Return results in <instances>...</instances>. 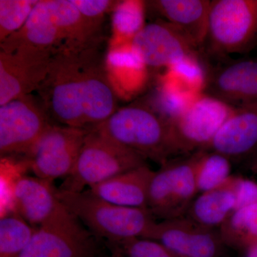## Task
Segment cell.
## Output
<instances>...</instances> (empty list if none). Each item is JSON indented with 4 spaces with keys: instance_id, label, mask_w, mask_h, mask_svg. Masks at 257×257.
<instances>
[{
    "instance_id": "obj_27",
    "label": "cell",
    "mask_w": 257,
    "mask_h": 257,
    "mask_svg": "<svg viewBox=\"0 0 257 257\" xmlns=\"http://www.w3.org/2000/svg\"><path fill=\"white\" fill-rule=\"evenodd\" d=\"M208 61L204 55L188 57L166 69L164 77L189 92L202 94L207 79Z\"/></svg>"
},
{
    "instance_id": "obj_18",
    "label": "cell",
    "mask_w": 257,
    "mask_h": 257,
    "mask_svg": "<svg viewBox=\"0 0 257 257\" xmlns=\"http://www.w3.org/2000/svg\"><path fill=\"white\" fill-rule=\"evenodd\" d=\"M105 67L118 97L135 96L141 92L148 81V67L133 43L109 47Z\"/></svg>"
},
{
    "instance_id": "obj_22",
    "label": "cell",
    "mask_w": 257,
    "mask_h": 257,
    "mask_svg": "<svg viewBox=\"0 0 257 257\" xmlns=\"http://www.w3.org/2000/svg\"><path fill=\"white\" fill-rule=\"evenodd\" d=\"M48 3L60 32L62 46L77 48L101 43V32L83 18L72 0H48Z\"/></svg>"
},
{
    "instance_id": "obj_19",
    "label": "cell",
    "mask_w": 257,
    "mask_h": 257,
    "mask_svg": "<svg viewBox=\"0 0 257 257\" xmlns=\"http://www.w3.org/2000/svg\"><path fill=\"white\" fill-rule=\"evenodd\" d=\"M155 173L144 165L90 187L96 197L123 207L148 209L149 189Z\"/></svg>"
},
{
    "instance_id": "obj_5",
    "label": "cell",
    "mask_w": 257,
    "mask_h": 257,
    "mask_svg": "<svg viewBox=\"0 0 257 257\" xmlns=\"http://www.w3.org/2000/svg\"><path fill=\"white\" fill-rule=\"evenodd\" d=\"M146 159L115 143L95 130H89L73 170L59 188L82 192L104 181L147 165Z\"/></svg>"
},
{
    "instance_id": "obj_26",
    "label": "cell",
    "mask_w": 257,
    "mask_h": 257,
    "mask_svg": "<svg viewBox=\"0 0 257 257\" xmlns=\"http://www.w3.org/2000/svg\"><path fill=\"white\" fill-rule=\"evenodd\" d=\"M36 229L17 212L1 216L0 257L20 256L28 246Z\"/></svg>"
},
{
    "instance_id": "obj_29",
    "label": "cell",
    "mask_w": 257,
    "mask_h": 257,
    "mask_svg": "<svg viewBox=\"0 0 257 257\" xmlns=\"http://www.w3.org/2000/svg\"><path fill=\"white\" fill-rule=\"evenodd\" d=\"M39 0H0V42L19 31Z\"/></svg>"
},
{
    "instance_id": "obj_7",
    "label": "cell",
    "mask_w": 257,
    "mask_h": 257,
    "mask_svg": "<svg viewBox=\"0 0 257 257\" xmlns=\"http://www.w3.org/2000/svg\"><path fill=\"white\" fill-rule=\"evenodd\" d=\"M52 124L40 99L32 94L0 106L1 157L28 156Z\"/></svg>"
},
{
    "instance_id": "obj_6",
    "label": "cell",
    "mask_w": 257,
    "mask_h": 257,
    "mask_svg": "<svg viewBox=\"0 0 257 257\" xmlns=\"http://www.w3.org/2000/svg\"><path fill=\"white\" fill-rule=\"evenodd\" d=\"M201 150L170 160L155 172L149 189L148 209L162 220L185 216L199 194L197 167Z\"/></svg>"
},
{
    "instance_id": "obj_9",
    "label": "cell",
    "mask_w": 257,
    "mask_h": 257,
    "mask_svg": "<svg viewBox=\"0 0 257 257\" xmlns=\"http://www.w3.org/2000/svg\"><path fill=\"white\" fill-rule=\"evenodd\" d=\"M83 128L52 124L25 159L29 169L40 178L53 182L73 170L86 137Z\"/></svg>"
},
{
    "instance_id": "obj_32",
    "label": "cell",
    "mask_w": 257,
    "mask_h": 257,
    "mask_svg": "<svg viewBox=\"0 0 257 257\" xmlns=\"http://www.w3.org/2000/svg\"><path fill=\"white\" fill-rule=\"evenodd\" d=\"M236 209L257 203V183L250 179L238 178Z\"/></svg>"
},
{
    "instance_id": "obj_3",
    "label": "cell",
    "mask_w": 257,
    "mask_h": 257,
    "mask_svg": "<svg viewBox=\"0 0 257 257\" xmlns=\"http://www.w3.org/2000/svg\"><path fill=\"white\" fill-rule=\"evenodd\" d=\"M91 130L160 165L177 155L170 125L142 101L118 109Z\"/></svg>"
},
{
    "instance_id": "obj_13",
    "label": "cell",
    "mask_w": 257,
    "mask_h": 257,
    "mask_svg": "<svg viewBox=\"0 0 257 257\" xmlns=\"http://www.w3.org/2000/svg\"><path fill=\"white\" fill-rule=\"evenodd\" d=\"M97 239L75 218L37 227L18 257H96L99 253Z\"/></svg>"
},
{
    "instance_id": "obj_16",
    "label": "cell",
    "mask_w": 257,
    "mask_h": 257,
    "mask_svg": "<svg viewBox=\"0 0 257 257\" xmlns=\"http://www.w3.org/2000/svg\"><path fill=\"white\" fill-rule=\"evenodd\" d=\"M205 151L221 154L230 160L257 155V101L234 106Z\"/></svg>"
},
{
    "instance_id": "obj_35",
    "label": "cell",
    "mask_w": 257,
    "mask_h": 257,
    "mask_svg": "<svg viewBox=\"0 0 257 257\" xmlns=\"http://www.w3.org/2000/svg\"><path fill=\"white\" fill-rule=\"evenodd\" d=\"M111 257H120V256H114V255H112V256H111Z\"/></svg>"
},
{
    "instance_id": "obj_17",
    "label": "cell",
    "mask_w": 257,
    "mask_h": 257,
    "mask_svg": "<svg viewBox=\"0 0 257 257\" xmlns=\"http://www.w3.org/2000/svg\"><path fill=\"white\" fill-rule=\"evenodd\" d=\"M159 19L177 28L198 50L207 37L211 0H154L146 2Z\"/></svg>"
},
{
    "instance_id": "obj_1",
    "label": "cell",
    "mask_w": 257,
    "mask_h": 257,
    "mask_svg": "<svg viewBox=\"0 0 257 257\" xmlns=\"http://www.w3.org/2000/svg\"><path fill=\"white\" fill-rule=\"evenodd\" d=\"M101 44L62 46L54 52L37 90L52 122L89 131L117 110L118 96L106 72Z\"/></svg>"
},
{
    "instance_id": "obj_4",
    "label": "cell",
    "mask_w": 257,
    "mask_h": 257,
    "mask_svg": "<svg viewBox=\"0 0 257 257\" xmlns=\"http://www.w3.org/2000/svg\"><path fill=\"white\" fill-rule=\"evenodd\" d=\"M257 46V0H211L202 52L207 60L247 54Z\"/></svg>"
},
{
    "instance_id": "obj_20",
    "label": "cell",
    "mask_w": 257,
    "mask_h": 257,
    "mask_svg": "<svg viewBox=\"0 0 257 257\" xmlns=\"http://www.w3.org/2000/svg\"><path fill=\"white\" fill-rule=\"evenodd\" d=\"M238 178L231 175L219 187L199 194L184 216L204 227L219 229L236 210Z\"/></svg>"
},
{
    "instance_id": "obj_21",
    "label": "cell",
    "mask_w": 257,
    "mask_h": 257,
    "mask_svg": "<svg viewBox=\"0 0 257 257\" xmlns=\"http://www.w3.org/2000/svg\"><path fill=\"white\" fill-rule=\"evenodd\" d=\"M20 45L52 52L62 46V39L48 0L39 1L23 28L1 43V47L7 48Z\"/></svg>"
},
{
    "instance_id": "obj_15",
    "label": "cell",
    "mask_w": 257,
    "mask_h": 257,
    "mask_svg": "<svg viewBox=\"0 0 257 257\" xmlns=\"http://www.w3.org/2000/svg\"><path fill=\"white\" fill-rule=\"evenodd\" d=\"M133 45L148 68L167 69L184 59L202 54L182 32L159 18L147 24L134 39Z\"/></svg>"
},
{
    "instance_id": "obj_24",
    "label": "cell",
    "mask_w": 257,
    "mask_h": 257,
    "mask_svg": "<svg viewBox=\"0 0 257 257\" xmlns=\"http://www.w3.org/2000/svg\"><path fill=\"white\" fill-rule=\"evenodd\" d=\"M147 4L140 0L116 2L111 11V35L109 47L133 43L146 26Z\"/></svg>"
},
{
    "instance_id": "obj_25",
    "label": "cell",
    "mask_w": 257,
    "mask_h": 257,
    "mask_svg": "<svg viewBox=\"0 0 257 257\" xmlns=\"http://www.w3.org/2000/svg\"><path fill=\"white\" fill-rule=\"evenodd\" d=\"M219 231L225 245L246 251L257 242V203L236 209Z\"/></svg>"
},
{
    "instance_id": "obj_31",
    "label": "cell",
    "mask_w": 257,
    "mask_h": 257,
    "mask_svg": "<svg viewBox=\"0 0 257 257\" xmlns=\"http://www.w3.org/2000/svg\"><path fill=\"white\" fill-rule=\"evenodd\" d=\"M83 18L101 32L106 14L112 11L117 1L111 0H72Z\"/></svg>"
},
{
    "instance_id": "obj_28",
    "label": "cell",
    "mask_w": 257,
    "mask_h": 257,
    "mask_svg": "<svg viewBox=\"0 0 257 257\" xmlns=\"http://www.w3.org/2000/svg\"><path fill=\"white\" fill-rule=\"evenodd\" d=\"M231 161L221 154L201 150L197 167L199 194L219 187L231 177Z\"/></svg>"
},
{
    "instance_id": "obj_34",
    "label": "cell",
    "mask_w": 257,
    "mask_h": 257,
    "mask_svg": "<svg viewBox=\"0 0 257 257\" xmlns=\"http://www.w3.org/2000/svg\"><path fill=\"white\" fill-rule=\"evenodd\" d=\"M254 168L257 170V155L254 159Z\"/></svg>"
},
{
    "instance_id": "obj_30",
    "label": "cell",
    "mask_w": 257,
    "mask_h": 257,
    "mask_svg": "<svg viewBox=\"0 0 257 257\" xmlns=\"http://www.w3.org/2000/svg\"><path fill=\"white\" fill-rule=\"evenodd\" d=\"M112 255L120 257H175L163 244L147 238L106 242Z\"/></svg>"
},
{
    "instance_id": "obj_2",
    "label": "cell",
    "mask_w": 257,
    "mask_h": 257,
    "mask_svg": "<svg viewBox=\"0 0 257 257\" xmlns=\"http://www.w3.org/2000/svg\"><path fill=\"white\" fill-rule=\"evenodd\" d=\"M56 194L64 207L106 242L147 238L157 222L149 209L116 205L89 190L72 192L56 187Z\"/></svg>"
},
{
    "instance_id": "obj_33",
    "label": "cell",
    "mask_w": 257,
    "mask_h": 257,
    "mask_svg": "<svg viewBox=\"0 0 257 257\" xmlns=\"http://www.w3.org/2000/svg\"><path fill=\"white\" fill-rule=\"evenodd\" d=\"M245 257H257V242L246 250Z\"/></svg>"
},
{
    "instance_id": "obj_12",
    "label": "cell",
    "mask_w": 257,
    "mask_h": 257,
    "mask_svg": "<svg viewBox=\"0 0 257 257\" xmlns=\"http://www.w3.org/2000/svg\"><path fill=\"white\" fill-rule=\"evenodd\" d=\"M147 239L159 241L175 257H221L225 246L219 230L185 216L156 222Z\"/></svg>"
},
{
    "instance_id": "obj_23",
    "label": "cell",
    "mask_w": 257,
    "mask_h": 257,
    "mask_svg": "<svg viewBox=\"0 0 257 257\" xmlns=\"http://www.w3.org/2000/svg\"><path fill=\"white\" fill-rule=\"evenodd\" d=\"M157 83L146 99L141 101L170 125L183 114L200 94L182 89L163 75Z\"/></svg>"
},
{
    "instance_id": "obj_11",
    "label": "cell",
    "mask_w": 257,
    "mask_h": 257,
    "mask_svg": "<svg viewBox=\"0 0 257 257\" xmlns=\"http://www.w3.org/2000/svg\"><path fill=\"white\" fill-rule=\"evenodd\" d=\"M13 207L34 227L60 224L75 219L60 202L53 182L35 177L21 176L12 188Z\"/></svg>"
},
{
    "instance_id": "obj_8",
    "label": "cell",
    "mask_w": 257,
    "mask_h": 257,
    "mask_svg": "<svg viewBox=\"0 0 257 257\" xmlns=\"http://www.w3.org/2000/svg\"><path fill=\"white\" fill-rule=\"evenodd\" d=\"M234 106L200 94L184 114L170 124L177 155L206 150Z\"/></svg>"
},
{
    "instance_id": "obj_14",
    "label": "cell",
    "mask_w": 257,
    "mask_h": 257,
    "mask_svg": "<svg viewBox=\"0 0 257 257\" xmlns=\"http://www.w3.org/2000/svg\"><path fill=\"white\" fill-rule=\"evenodd\" d=\"M202 93L232 106L257 101V56L208 62Z\"/></svg>"
},
{
    "instance_id": "obj_10",
    "label": "cell",
    "mask_w": 257,
    "mask_h": 257,
    "mask_svg": "<svg viewBox=\"0 0 257 257\" xmlns=\"http://www.w3.org/2000/svg\"><path fill=\"white\" fill-rule=\"evenodd\" d=\"M53 53L26 45L1 47L0 106L37 91L46 77Z\"/></svg>"
}]
</instances>
